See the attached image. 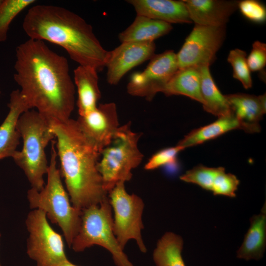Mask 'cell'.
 <instances>
[{"instance_id":"obj_1","label":"cell","mask_w":266,"mask_h":266,"mask_svg":"<svg viewBox=\"0 0 266 266\" xmlns=\"http://www.w3.org/2000/svg\"><path fill=\"white\" fill-rule=\"evenodd\" d=\"M14 79L32 108L51 124L66 122L75 105V86L67 59L41 40L29 39L16 49Z\"/></svg>"},{"instance_id":"obj_2","label":"cell","mask_w":266,"mask_h":266,"mask_svg":"<svg viewBox=\"0 0 266 266\" xmlns=\"http://www.w3.org/2000/svg\"><path fill=\"white\" fill-rule=\"evenodd\" d=\"M22 27L30 39L60 46L79 66H90L98 71L105 66L109 51L101 46L92 26L67 9L33 5L25 15Z\"/></svg>"},{"instance_id":"obj_3","label":"cell","mask_w":266,"mask_h":266,"mask_svg":"<svg viewBox=\"0 0 266 266\" xmlns=\"http://www.w3.org/2000/svg\"><path fill=\"white\" fill-rule=\"evenodd\" d=\"M60 173L72 205L82 210L108 198L98 168L100 153L81 131L77 121L51 124Z\"/></svg>"},{"instance_id":"obj_4","label":"cell","mask_w":266,"mask_h":266,"mask_svg":"<svg viewBox=\"0 0 266 266\" xmlns=\"http://www.w3.org/2000/svg\"><path fill=\"white\" fill-rule=\"evenodd\" d=\"M55 143V140L51 141L46 185L39 191L31 188L28 191L27 197L31 209L43 211L52 223L60 228L70 248L80 227L82 210L71 204L69 195L63 184L60 171L57 166Z\"/></svg>"},{"instance_id":"obj_5","label":"cell","mask_w":266,"mask_h":266,"mask_svg":"<svg viewBox=\"0 0 266 266\" xmlns=\"http://www.w3.org/2000/svg\"><path fill=\"white\" fill-rule=\"evenodd\" d=\"M17 130L23 140V147L12 158L24 171L31 188L39 191L44 186L43 176L49 166L45 149L55 137L51 124L36 110H29L20 117Z\"/></svg>"},{"instance_id":"obj_6","label":"cell","mask_w":266,"mask_h":266,"mask_svg":"<svg viewBox=\"0 0 266 266\" xmlns=\"http://www.w3.org/2000/svg\"><path fill=\"white\" fill-rule=\"evenodd\" d=\"M141 136L132 130L128 122L119 126L111 142L101 151L98 168L108 194L118 183L130 181L132 170L141 163L143 155L138 145Z\"/></svg>"},{"instance_id":"obj_7","label":"cell","mask_w":266,"mask_h":266,"mask_svg":"<svg viewBox=\"0 0 266 266\" xmlns=\"http://www.w3.org/2000/svg\"><path fill=\"white\" fill-rule=\"evenodd\" d=\"M112 210L108 197L100 204L82 210L80 227L70 248L75 252H81L93 245H99L111 253L116 266H134L114 233Z\"/></svg>"},{"instance_id":"obj_8","label":"cell","mask_w":266,"mask_h":266,"mask_svg":"<svg viewBox=\"0 0 266 266\" xmlns=\"http://www.w3.org/2000/svg\"><path fill=\"white\" fill-rule=\"evenodd\" d=\"M125 183H118L108 193L114 212L113 232L123 250L129 240L134 239L140 251L146 253L147 248L141 234L144 229L142 216L144 203L140 197L127 192Z\"/></svg>"},{"instance_id":"obj_9","label":"cell","mask_w":266,"mask_h":266,"mask_svg":"<svg viewBox=\"0 0 266 266\" xmlns=\"http://www.w3.org/2000/svg\"><path fill=\"white\" fill-rule=\"evenodd\" d=\"M25 223L29 233L27 253L37 266H59L68 260L62 236L51 227L43 211L33 209Z\"/></svg>"},{"instance_id":"obj_10","label":"cell","mask_w":266,"mask_h":266,"mask_svg":"<svg viewBox=\"0 0 266 266\" xmlns=\"http://www.w3.org/2000/svg\"><path fill=\"white\" fill-rule=\"evenodd\" d=\"M226 36V27L195 25L178 53L179 69L211 65L222 45Z\"/></svg>"},{"instance_id":"obj_11","label":"cell","mask_w":266,"mask_h":266,"mask_svg":"<svg viewBox=\"0 0 266 266\" xmlns=\"http://www.w3.org/2000/svg\"><path fill=\"white\" fill-rule=\"evenodd\" d=\"M178 69L176 54L173 50L155 54L143 71L132 75L127 92L151 101L158 93L163 92Z\"/></svg>"},{"instance_id":"obj_12","label":"cell","mask_w":266,"mask_h":266,"mask_svg":"<svg viewBox=\"0 0 266 266\" xmlns=\"http://www.w3.org/2000/svg\"><path fill=\"white\" fill-rule=\"evenodd\" d=\"M82 133L100 153L109 143L119 127L116 104H100L76 120Z\"/></svg>"},{"instance_id":"obj_13","label":"cell","mask_w":266,"mask_h":266,"mask_svg":"<svg viewBox=\"0 0 266 266\" xmlns=\"http://www.w3.org/2000/svg\"><path fill=\"white\" fill-rule=\"evenodd\" d=\"M152 42H125L109 51L105 64L106 79L110 85L117 84L133 67L150 60L155 55Z\"/></svg>"},{"instance_id":"obj_14","label":"cell","mask_w":266,"mask_h":266,"mask_svg":"<svg viewBox=\"0 0 266 266\" xmlns=\"http://www.w3.org/2000/svg\"><path fill=\"white\" fill-rule=\"evenodd\" d=\"M239 129L246 133H259L260 122L266 112V94L256 96L244 93L225 95Z\"/></svg>"},{"instance_id":"obj_15","label":"cell","mask_w":266,"mask_h":266,"mask_svg":"<svg viewBox=\"0 0 266 266\" xmlns=\"http://www.w3.org/2000/svg\"><path fill=\"white\" fill-rule=\"evenodd\" d=\"M190 18L195 24L210 27L226 26L238 8V1L225 0H184Z\"/></svg>"},{"instance_id":"obj_16","label":"cell","mask_w":266,"mask_h":266,"mask_svg":"<svg viewBox=\"0 0 266 266\" xmlns=\"http://www.w3.org/2000/svg\"><path fill=\"white\" fill-rule=\"evenodd\" d=\"M7 106L8 113L0 125V160L12 158L17 150L21 137L17 130L18 121L23 113L32 109L19 89L10 93Z\"/></svg>"},{"instance_id":"obj_17","label":"cell","mask_w":266,"mask_h":266,"mask_svg":"<svg viewBox=\"0 0 266 266\" xmlns=\"http://www.w3.org/2000/svg\"><path fill=\"white\" fill-rule=\"evenodd\" d=\"M136 15L171 23H191L192 21L183 0H127Z\"/></svg>"},{"instance_id":"obj_18","label":"cell","mask_w":266,"mask_h":266,"mask_svg":"<svg viewBox=\"0 0 266 266\" xmlns=\"http://www.w3.org/2000/svg\"><path fill=\"white\" fill-rule=\"evenodd\" d=\"M74 80L78 93V114L83 116L97 107L101 97L98 71L90 66L79 65L74 70Z\"/></svg>"},{"instance_id":"obj_19","label":"cell","mask_w":266,"mask_h":266,"mask_svg":"<svg viewBox=\"0 0 266 266\" xmlns=\"http://www.w3.org/2000/svg\"><path fill=\"white\" fill-rule=\"evenodd\" d=\"M250 226L236 252L237 258L246 261L259 260L264 256L266 245V204L261 212L251 217Z\"/></svg>"},{"instance_id":"obj_20","label":"cell","mask_w":266,"mask_h":266,"mask_svg":"<svg viewBox=\"0 0 266 266\" xmlns=\"http://www.w3.org/2000/svg\"><path fill=\"white\" fill-rule=\"evenodd\" d=\"M171 24L146 16L136 15L133 22L119 34L122 42H152L170 32Z\"/></svg>"},{"instance_id":"obj_21","label":"cell","mask_w":266,"mask_h":266,"mask_svg":"<svg viewBox=\"0 0 266 266\" xmlns=\"http://www.w3.org/2000/svg\"><path fill=\"white\" fill-rule=\"evenodd\" d=\"M162 93L166 96H185L202 104L200 67L191 66L179 69Z\"/></svg>"},{"instance_id":"obj_22","label":"cell","mask_w":266,"mask_h":266,"mask_svg":"<svg viewBox=\"0 0 266 266\" xmlns=\"http://www.w3.org/2000/svg\"><path fill=\"white\" fill-rule=\"evenodd\" d=\"M200 94L203 109L218 118L231 113L229 103L219 91L211 75L209 66L200 67Z\"/></svg>"},{"instance_id":"obj_23","label":"cell","mask_w":266,"mask_h":266,"mask_svg":"<svg viewBox=\"0 0 266 266\" xmlns=\"http://www.w3.org/2000/svg\"><path fill=\"white\" fill-rule=\"evenodd\" d=\"M237 129H239L238 123L231 112L227 115L219 117L211 124L193 130L185 135L177 145L185 149L201 144Z\"/></svg>"},{"instance_id":"obj_24","label":"cell","mask_w":266,"mask_h":266,"mask_svg":"<svg viewBox=\"0 0 266 266\" xmlns=\"http://www.w3.org/2000/svg\"><path fill=\"white\" fill-rule=\"evenodd\" d=\"M182 238L172 232L166 233L158 241L153 252L156 266H186L182 256Z\"/></svg>"},{"instance_id":"obj_25","label":"cell","mask_w":266,"mask_h":266,"mask_svg":"<svg viewBox=\"0 0 266 266\" xmlns=\"http://www.w3.org/2000/svg\"><path fill=\"white\" fill-rule=\"evenodd\" d=\"M34 0H3L0 5V42L6 40L10 25L22 11Z\"/></svg>"},{"instance_id":"obj_26","label":"cell","mask_w":266,"mask_h":266,"mask_svg":"<svg viewBox=\"0 0 266 266\" xmlns=\"http://www.w3.org/2000/svg\"><path fill=\"white\" fill-rule=\"evenodd\" d=\"M224 167H209L202 165L196 166L187 171L180 177L184 182L197 184L202 189L211 191L213 183L216 177L222 171Z\"/></svg>"},{"instance_id":"obj_27","label":"cell","mask_w":266,"mask_h":266,"mask_svg":"<svg viewBox=\"0 0 266 266\" xmlns=\"http://www.w3.org/2000/svg\"><path fill=\"white\" fill-rule=\"evenodd\" d=\"M227 61L233 67V77L239 81L245 89L250 88L252 86V80L246 52L238 48L232 50L229 52Z\"/></svg>"},{"instance_id":"obj_28","label":"cell","mask_w":266,"mask_h":266,"mask_svg":"<svg viewBox=\"0 0 266 266\" xmlns=\"http://www.w3.org/2000/svg\"><path fill=\"white\" fill-rule=\"evenodd\" d=\"M184 149L177 144L175 146L161 150L149 159L144 166V169L151 170L163 166L175 165L178 154Z\"/></svg>"},{"instance_id":"obj_29","label":"cell","mask_w":266,"mask_h":266,"mask_svg":"<svg viewBox=\"0 0 266 266\" xmlns=\"http://www.w3.org/2000/svg\"><path fill=\"white\" fill-rule=\"evenodd\" d=\"M239 184L236 176L225 170L221 172L216 178L211 190L214 195H223L230 198L235 197V191Z\"/></svg>"},{"instance_id":"obj_30","label":"cell","mask_w":266,"mask_h":266,"mask_svg":"<svg viewBox=\"0 0 266 266\" xmlns=\"http://www.w3.org/2000/svg\"><path fill=\"white\" fill-rule=\"evenodd\" d=\"M237 7L244 17L252 22L261 23L266 21V7L258 0H244L238 1Z\"/></svg>"},{"instance_id":"obj_31","label":"cell","mask_w":266,"mask_h":266,"mask_svg":"<svg viewBox=\"0 0 266 266\" xmlns=\"http://www.w3.org/2000/svg\"><path fill=\"white\" fill-rule=\"evenodd\" d=\"M247 62L251 71L263 69L266 64V44L259 41H255Z\"/></svg>"},{"instance_id":"obj_32","label":"cell","mask_w":266,"mask_h":266,"mask_svg":"<svg viewBox=\"0 0 266 266\" xmlns=\"http://www.w3.org/2000/svg\"><path fill=\"white\" fill-rule=\"evenodd\" d=\"M59 266H80L71 263L68 260Z\"/></svg>"},{"instance_id":"obj_33","label":"cell","mask_w":266,"mask_h":266,"mask_svg":"<svg viewBox=\"0 0 266 266\" xmlns=\"http://www.w3.org/2000/svg\"><path fill=\"white\" fill-rule=\"evenodd\" d=\"M2 1H3V0H0V5L1 4V3L2 2Z\"/></svg>"},{"instance_id":"obj_34","label":"cell","mask_w":266,"mask_h":266,"mask_svg":"<svg viewBox=\"0 0 266 266\" xmlns=\"http://www.w3.org/2000/svg\"><path fill=\"white\" fill-rule=\"evenodd\" d=\"M0 237H1V234H0ZM0 266H1L0 264Z\"/></svg>"},{"instance_id":"obj_35","label":"cell","mask_w":266,"mask_h":266,"mask_svg":"<svg viewBox=\"0 0 266 266\" xmlns=\"http://www.w3.org/2000/svg\"><path fill=\"white\" fill-rule=\"evenodd\" d=\"M0 93H1V92H0Z\"/></svg>"}]
</instances>
